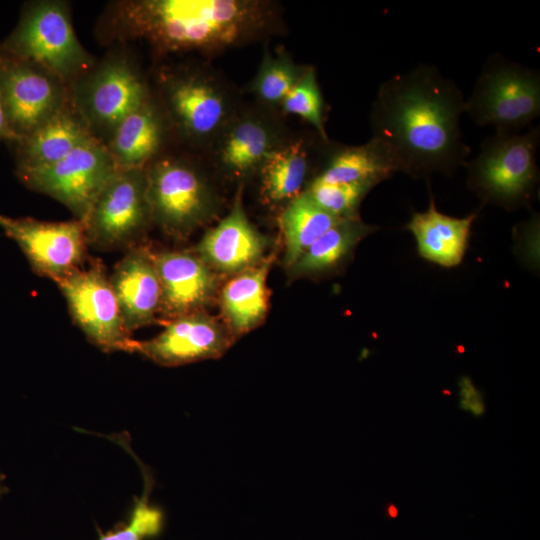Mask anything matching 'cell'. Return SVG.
Masks as SVG:
<instances>
[{
  "instance_id": "16",
  "label": "cell",
  "mask_w": 540,
  "mask_h": 540,
  "mask_svg": "<svg viewBox=\"0 0 540 540\" xmlns=\"http://www.w3.org/2000/svg\"><path fill=\"white\" fill-rule=\"evenodd\" d=\"M109 280L130 334L155 322L161 309V285L150 251L130 248L114 266Z\"/></svg>"
},
{
  "instance_id": "7",
  "label": "cell",
  "mask_w": 540,
  "mask_h": 540,
  "mask_svg": "<svg viewBox=\"0 0 540 540\" xmlns=\"http://www.w3.org/2000/svg\"><path fill=\"white\" fill-rule=\"evenodd\" d=\"M151 95L124 53H112L69 85L71 106L103 143L117 124Z\"/></svg>"
},
{
  "instance_id": "6",
  "label": "cell",
  "mask_w": 540,
  "mask_h": 540,
  "mask_svg": "<svg viewBox=\"0 0 540 540\" xmlns=\"http://www.w3.org/2000/svg\"><path fill=\"white\" fill-rule=\"evenodd\" d=\"M464 113L479 126L518 133L540 116V74L495 53L465 99Z\"/></svg>"
},
{
  "instance_id": "27",
  "label": "cell",
  "mask_w": 540,
  "mask_h": 540,
  "mask_svg": "<svg viewBox=\"0 0 540 540\" xmlns=\"http://www.w3.org/2000/svg\"><path fill=\"white\" fill-rule=\"evenodd\" d=\"M305 67L297 65L285 52L273 55L266 50L259 69L249 84V92L265 108L271 110L280 107Z\"/></svg>"
},
{
  "instance_id": "30",
  "label": "cell",
  "mask_w": 540,
  "mask_h": 540,
  "mask_svg": "<svg viewBox=\"0 0 540 540\" xmlns=\"http://www.w3.org/2000/svg\"><path fill=\"white\" fill-rule=\"evenodd\" d=\"M374 187L369 183L326 184L312 180L305 191L327 212L349 219L359 217V206Z\"/></svg>"
},
{
  "instance_id": "8",
  "label": "cell",
  "mask_w": 540,
  "mask_h": 540,
  "mask_svg": "<svg viewBox=\"0 0 540 540\" xmlns=\"http://www.w3.org/2000/svg\"><path fill=\"white\" fill-rule=\"evenodd\" d=\"M146 179L152 222L165 232L183 237L210 217L214 195L192 161L174 155L156 157L146 167Z\"/></svg>"
},
{
  "instance_id": "23",
  "label": "cell",
  "mask_w": 540,
  "mask_h": 540,
  "mask_svg": "<svg viewBox=\"0 0 540 540\" xmlns=\"http://www.w3.org/2000/svg\"><path fill=\"white\" fill-rule=\"evenodd\" d=\"M269 262L257 264L232 278L221 292V309L235 333L256 327L268 309Z\"/></svg>"
},
{
  "instance_id": "11",
  "label": "cell",
  "mask_w": 540,
  "mask_h": 540,
  "mask_svg": "<svg viewBox=\"0 0 540 540\" xmlns=\"http://www.w3.org/2000/svg\"><path fill=\"white\" fill-rule=\"evenodd\" d=\"M0 99L17 142L69 103V85L45 68L2 50Z\"/></svg>"
},
{
  "instance_id": "9",
  "label": "cell",
  "mask_w": 540,
  "mask_h": 540,
  "mask_svg": "<svg viewBox=\"0 0 540 540\" xmlns=\"http://www.w3.org/2000/svg\"><path fill=\"white\" fill-rule=\"evenodd\" d=\"M116 170L106 145L94 138L56 163L16 170V174L26 187L57 200L84 223Z\"/></svg>"
},
{
  "instance_id": "17",
  "label": "cell",
  "mask_w": 540,
  "mask_h": 540,
  "mask_svg": "<svg viewBox=\"0 0 540 540\" xmlns=\"http://www.w3.org/2000/svg\"><path fill=\"white\" fill-rule=\"evenodd\" d=\"M265 249L266 240L249 221L238 193L229 213L204 234L196 254L211 269L230 274L257 265Z\"/></svg>"
},
{
  "instance_id": "3",
  "label": "cell",
  "mask_w": 540,
  "mask_h": 540,
  "mask_svg": "<svg viewBox=\"0 0 540 540\" xmlns=\"http://www.w3.org/2000/svg\"><path fill=\"white\" fill-rule=\"evenodd\" d=\"M158 90L168 126L195 147L210 148L239 109L230 86L206 66L163 67Z\"/></svg>"
},
{
  "instance_id": "18",
  "label": "cell",
  "mask_w": 540,
  "mask_h": 540,
  "mask_svg": "<svg viewBox=\"0 0 540 540\" xmlns=\"http://www.w3.org/2000/svg\"><path fill=\"white\" fill-rule=\"evenodd\" d=\"M152 254L161 285L160 311L171 319L199 311L215 286L212 269L197 254L186 251Z\"/></svg>"
},
{
  "instance_id": "20",
  "label": "cell",
  "mask_w": 540,
  "mask_h": 540,
  "mask_svg": "<svg viewBox=\"0 0 540 540\" xmlns=\"http://www.w3.org/2000/svg\"><path fill=\"white\" fill-rule=\"evenodd\" d=\"M94 138L69 101L56 115L16 142L17 170L56 163Z\"/></svg>"
},
{
  "instance_id": "24",
  "label": "cell",
  "mask_w": 540,
  "mask_h": 540,
  "mask_svg": "<svg viewBox=\"0 0 540 540\" xmlns=\"http://www.w3.org/2000/svg\"><path fill=\"white\" fill-rule=\"evenodd\" d=\"M312 142L288 140L260 166L261 195L269 203L291 200L302 191L311 167Z\"/></svg>"
},
{
  "instance_id": "19",
  "label": "cell",
  "mask_w": 540,
  "mask_h": 540,
  "mask_svg": "<svg viewBox=\"0 0 540 540\" xmlns=\"http://www.w3.org/2000/svg\"><path fill=\"white\" fill-rule=\"evenodd\" d=\"M168 128L150 96L117 124L104 144L117 169L146 168L160 152Z\"/></svg>"
},
{
  "instance_id": "2",
  "label": "cell",
  "mask_w": 540,
  "mask_h": 540,
  "mask_svg": "<svg viewBox=\"0 0 540 540\" xmlns=\"http://www.w3.org/2000/svg\"><path fill=\"white\" fill-rule=\"evenodd\" d=\"M278 6L263 0H127L111 4L99 35L140 40L161 55L214 54L270 36Z\"/></svg>"
},
{
  "instance_id": "32",
  "label": "cell",
  "mask_w": 540,
  "mask_h": 540,
  "mask_svg": "<svg viewBox=\"0 0 540 540\" xmlns=\"http://www.w3.org/2000/svg\"><path fill=\"white\" fill-rule=\"evenodd\" d=\"M5 481L6 475L2 471H0V498L9 491Z\"/></svg>"
},
{
  "instance_id": "15",
  "label": "cell",
  "mask_w": 540,
  "mask_h": 540,
  "mask_svg": "<svg viewBox=\"0 0 540 540\" xmlns=\"http://www.w3.org/2000/svg\"><path fill=\"white\" fill-rule=\"evenodd\" d=\"M229 343L220 325L197 311L170 319L164 329L150 339H134L131 353H138L162 366H179L217 358Z\"/></svg>"
},
{
  "instance_id": "22",
  "label": "cell",
  "mask_w": 540,
  "mask_h": 540,
  "mask_svg": "<svg viewBox=\"0 0 540 540\" xmlns=\"http://www.w3.org/2000/svg\"><path fill=\"white\" fill-rule=\"evenodd\" d=\"M397 172L400 167L391 150L371 137L362 145L334 148L313 180L326 184L369 183L376 186Z\"/></svg>"
},
{
  "instance_id": "31",
  "label": "cell",
  "mask_w": 540,
  "mask_h": 540,
  "mask_svg": "<svg viewBox=\"0 0 540 540\" xmlns=\"http://www.w3.org/2000/svg\"><path fill=\"white\" fill-rule=\"evenodd\" d=\"M0 140L16 142V137L9 128L5 112L0 99Z\"/></svg>"
},
{
  "instance_id": "33",
  "label": "cell",
  "mask_w": 540,
  "mask_h": 540,
  "mask_svg": "<svg viewBox=\"0 0 540 540\" xmlns=\"http://www.w3.org/2000/svg\"><path fill=\"white\" fill-rule=\"evenodd\" d=\"M386 511L388 513V515L392 518L396 517L397 516V507L393 504V503H388L386 505Z\"/></svg>"
},
{
  "instance_id": "1",
  "label": "cell",
  "mask_w": 540,
  "mask_h": 540,
  "mask_svg": "<svg viewBox=\"0 0 540 540\" xmlns=\"http://www.w3.org/2000/svg\"><path fill=\"white\" fill-rule=\"evenodd\" d=\"M464 110L457 83L420 63L380 84L369 115L372 137L391 150L400 172L451 175L470 154L460 127Z\"/></svg>"
},
{
  "instance_id": "21",
  "label": "cell",
  "mask_w": 540,
  "mask_h": 540,
  "mask_svg": "<svg viewBox=\"0 0 540 540\" xmlns=\"http://www.w3.org/2000/svg\"><path fill=\"white\" fill-rule=\"evenodd\" d=\"M477 213L458 218L438 211L430 197L428 209L415 212L407 224L417 242L419 254L441 266L458 265L465 254L470 231Z\"/></svg>"
},
{
  "instance_id": "13",
  "label": "cell",
  "mask_w": 540,
  "mask_h": 540,
  "mask_svg": "<svg viewBox=\"0 0 540 540\" xmlns=\"http://www.w3.org/2000/svg\"><path fill=\"white\" fill-rule=\"evenodd\" d=\"M0 228L43 278L56 283L83 266L88 244L82 221L53 222L0 214Z\"/></svg>"
},
{
  "instance_id": "12",
  "label": "cell",
  "mask_w": 540,
  "mask_h": 540,
  "mask_svg": "<svg viewBox=\"0 0 540 540\" xmlns=\"http://www.w3.org/2000/svg\"><path fill=\"white\" fill-rule=\"evenodd\" d=\"M74 323L100 350L130 352L133 343L125 328L118 301L104 267L93 262L55 283Z\"/></svg>"
},
{
  "instance_id": "29",
  "label": "cell",
  "mask_w": 540,
  "mask_h": 540,
  "mask_svg": "<svg viewBox=\"0 0 540 540\" xmlns=\"http://www.w3.org/2000/svg\"><path fill=\"white\" fill-rule=\"evenodd\" d=\"M280 108L284 114L299 116L309 123L324 140H329L325 129L324 99L314 67H305Z\"/></svg>"
},
{
  "instance_id": "5",
  "label": "cell",
  "mask_w": 540,
  "mask_h": 540,
  "mask_svg": "<svg viewBox=\"0 0 540 540\" xmlns=\"http://www.w3.org/2000/svg\"><path fill=\"white\" fill-rule=\"evenodd\" d=\"M2 50L31 61L70 85L96 62L78 40L67 3H30Z\"/></svg>"
},
{
  "instance_id": "26",
  "label": "cell",
  "mask_w": 540,
  "mask_h": 540,
  "mask_svg": "<svg viewBox=\"0 0 540 540\" xmlns=\"http://www.w3.org/2000/svg\"><path fill=\"white\" fill-rule=\"evenodd\" d=\"M376 226L360 217L341 220L317 239L291 267L296 274H315L336 267Z\"/></svg>"
},
{
  "instance_id": "28",
  "label": "cell",
  "mask_w": 540,
  "mask_h": 540,
  "mask_svg": "<svg viewBox=\"0 0 540 540\" xmlns=\"http://www.w3.org/2000/svg\"><path fill=\"white\" fill-rule=\"evenodd\" d=\"M140 465L145 481L141 497L134 499L133 507L125 520L118 522L106 532L97 527L98 540H147L157 537L162 532L163 512L149 502L153 480L142 463Z\"/></svg>"
},
{
  "instance_id": "25",
  "label": "cell",
  "mask_w": 540,
  "mask_h": 540,
  "mask_svg": "<svg viewBox=\"0 0 540 540\" xmlns=\"http://www.w3.org/2000/svg\"><path fill=\"white\" fill-rule=\"evenodd\" d=\"M341 220L320 207L304 190L289 201L280 217L284 262L292 267L305 251Z\"/></svg>"
},
{
  "instance_id": "14",
  "label": "cell",
  "mask_w": 540,
  "mask_h": 540,
  "mask_svg": "<svg viewBox=\"0 0 540 540\" xmlns=\"http://www.w3.org/2000/svg\"><path fill=\"white\" fill-rule=\"evenodd\" d=\"M287 141L278 119L260 105L238 109L210 149L222 170L243 177L259 170L265 159Z\"/></svg>"
},
{
  "instance_id": "10",
  "label": "cell",
  "mask_w": 540,
  "mask_h": 540,
  "mask_svg": "<svg viewBox=\"0 0 540 540\" xmlns=\"http://www.w3.org/2000/svg\"><path fill=\"white\" fill-rule=\"evenodd\" d=\"M151 222L146 168L117 169L84 221L87 244L99 250L124 247Z\"/></svg>"
},
{
  "instance_id": "4",
  "label": "cell",
  "mask_w": 540,
  "mask_h": 540,
  "mask_svg": "<svg viewBox=\"0 0 540 540\" xmlns=\"http://www.w3.org/2000/svg\"><path fill=\"white\" fill-rule=\"evenodd\" d=\"M540 127L525 133L496 132L466 162L468 185L483 201L506 209L527 204L539 181L536 153Z\"/></svg>"
}]
</instances>
